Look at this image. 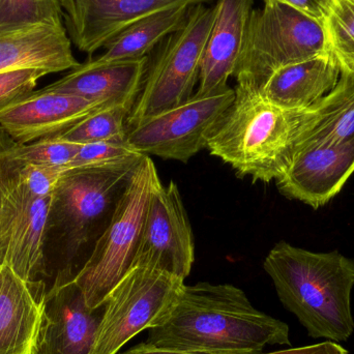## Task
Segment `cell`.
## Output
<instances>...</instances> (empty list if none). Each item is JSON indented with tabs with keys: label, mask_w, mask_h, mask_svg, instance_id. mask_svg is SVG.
Returning a JSON list of instances; mask_svg holds the SVG:
<instances>
[{
	"label": "cell",
	"mask_w": 354,
	"mask_h": 354,
	"mask_svg": "<svg viewBox=\"0 0 354 354\" xmlns=\"http://www.w3.org/2000/svg\"><path fill=\"white\" fill-rule=\"evenodd\" d=\"M147 343L198 354H260L266 345H291L289 326L252 305L230 284L183 285Z\"/></svg>",
	"instance_id": "cell-1"
},
{
	"label": "cell",
	"mask_w": 354,
	"mask_h": 354,
	"mask_svg": "<svg viewBox=\"0 0 354 354\" xmlns=\"http://www.w3.org/2000/svg\"><path fill=\"white\" fill-rule=\"evenodd\" d=\"M264 270L279 299L314 339L346 342L354 332V259L338 251L311 252L286 241L266 256Z\"/></svg>",
	"instance_id": "cell-2"
},
{
	"label": "cell",
	"mask_w": 354,
	"mask_h": 354,
	"mask_svg": "<svg viewBox=\"0 0 354 354\" xmlns=\"http://www.w3.org/2000/svg\"><path fill=\"white\" fill-rule=\"evenodd\" d=\"M206 149L239 176L268 183L290 167L308 108L288 109L270 103L257 91L236 86Z\"/></svg>",
	"instance_id": "cell-3"
},
{
	"label": "cell",
	"mask_w": 354,
	"mask_h": 354,
	"mask_svg": "<svg viewBox=\"0 0 354 354\" xmlns=\"http://www.w3.org/2000/svg\"><path fill=\"white\" fill-rule=\"evenodd\" d=\"M138 165L71 170L60 178L50 216V229H55L59 243V266L51 287L74 281Z\"/></svg>",
	"instance_id": "cell-4"
},
{
	"label": "cell",
	"mask_w": 354,
	"mask_h": 354,
	"mask_svg": "<svg viewBox=\"0 0 354 354\" xmlns=\"http://www.w3.org/2000/svg\"><path fill=\"white\" fill-rule=\"evenodd\" d=\"M330 52L324 25L276 1L253 10L239 66L237 86L259 91L277 71Z\"/></svg>",
	"instance_id": "cell-5"
},
{
	"label": "cell",
	"mask_w": 354,
	"mask_h": 354,
	"mask_svg": "<svg viewBox=\"0 0 354 354\" xmlns=\"http://www.w3.org/2000/svg\"><path fill=\"white\" fill-rule=\"evenodd\" d=\"M160 180L153 160L145 156L133 172L109 224L73 281L89 307L102 305L132 268L147 204Z\"/></svg>",
	"instance_id": "cell-6"
},
{
	"label": "cell",
	"mask_w": 354,
	"mask_h": 354,
	"mask_svg": "<svg viewBox=\"0 0 354 354\" xmlns=\"http://www.w3.org/2000/svg\"><path fill=\"white\" fill-rule=\"evenodd\" d=\"M214 17L216 6H192L185 24L160 44L127 120V130L193 97Z\"/></svg>",
	"instance_id": "cell-7"
},
{
	"label": "cell",
	"mask_w": 354,
	"mask_h": 354,
	"mask_svg": "<svg viewBox=\"0 0 354 354\" xmlns=\"http://www.w3.org/2000/svg\"><path fill=\"white\" fill-rule=\"evenodd\" d=\"M183 285V279L160 270L131 268L106 299L91 354H118L139 333L160 326Z\"/></svg>",
	"instance_id": "cell-8"
},
{
	"label": "cell",
	"mask_w": 354,
	"mask_h": 354,
	"mask_svg": "<svg viewBox=\"0 0 354 354\" xmlns=\"http://www.w3.org/2000/svg\"><path fill=\"white\" fill-rule=\"evenodd\" d=\"M8 151L0 166V266L35 284L48 276L45 245L54 193L37 198L20 185Z\"/></svg>",
	"instance_id": "cell-9"
},
{
	"label": "cell",
	"mask_w": 354,
	"mask_h": 354,
	"mask_svg": "<svg viewBox=\"0 0 354 354\" xmlns=\"http://www.w3.org/2000/svg\"><path fill=\"white\" fill-rule=\"evenodd\" d=\"M234 97L235 91L229 86L209 95H194L129 128L127 142L142 155L187 163L206 149Z\"/></svg>",
	"instance_id": "cell-10"
},
{
	"label": "cell",
	"mask_w": 354,
	"mask_h": 354,
	"mask_svg": "<svg viewBox=\"0 0 354 354\" xmlns=\"http://www.w3.org/2000/svg\"><path fill=\"white\" fill-rule=\"evenodd\" d=\"M195 261L187 210L174 181L160 180L149 198L132 268H151L185 280Z\"/></svg>",
	"instance_id": "cell-11"
},
{
	"label": "cell",
	"mask_w": 354,
	"mask_h": 354,
	"mask_svg": "<svg viewBox=\"0 0 354 354\" xmlns=\"http://www.w3.org/2000/svg\"><path fill=\"white\" fill-rule=\"evenodd\" d=\"M214 0H62L64 26L73 45L91 55L141 19L176 6Z\"/></svg>",
	"instance_id": "cell-12"
},
{
	"label": "cell",
	"mask_w": 354,
	"mask_h": 354,
	"mask_svg": "<svg viewBox=\"0 0 354 354\" xmlns=\"http://www.w3.org/2000/svg\"><path fill=\"white\" fill-rule=\"evenodd\" d=\"M101 105L68 93L41 88L0 107V129L19 145L58 136Z\"/></svg>",
	"instance_id": "cell-13"
},
{
	"label": "cell",
	"mask_w": 354,
	"mask_h": 354,
	"mask_svg": "<svg viewBox=\"0 0 354 354\" xmlns=\"http://www.w3.org/2000/svg\"><path fill=\"white\" fill-rule=\"evenodd\" d=\"M106 303L87 305L74 282L51 287L46 295L37 354H91Z\"/></svg>",
	"instance_id": "cell-14"
},
{
	"label": "cell",
	"mask_w": 354,
	"mask_h": 354,
	"mask_svg": "<svg viewBox=\"0 0 354 354\" xmlns=\"http://www.w3.org/2000/svg\"><path fill=\"white\" fill-rule=\"evenodd\" d=\"M353 172L354 138L341 145L304 149L277 180V187L288 199L318 209L340 193Z\"/></svg>",
	"instance_id": "cell-15"
},
{
	"label": "cell",
	"mask_w": 354,
	"mask_h": 354,
	"mask_svg": "<svg viewBox=\"0 0 354 354\" xmlns=\"http://www.w3.org/2000/svg\"><path fill=\"white\" fill-rule=\"evenodd\" d=\"M149 64V56L112 62H97L91 58L44 88L77 95L102 107L126 106L132 109Z\"/></svg>",
	"instance_id": "cell-16"
},
{
	"label": "cell",
	"mask_w": 354,
	"mask_h": 354,
	"mask_svg": "<svg viewBox=\"0 0 354 354\" xmlns=\"http://www.w3.org/2000/svg\"><path fill=\"white\" fill-rule=\"evenodd\" d=\"M255 0H216V17L202 58L198 88L204 95L228 87L234 76Z\"/></svg>",
	"instance_id": "cell-17"
},
{
	"label": "cell",
	"mask_w": 354,
	"mask_h": 354,
	"mask_svg": "<svg viewBox=\"0 0 354 354\" xmlns=\"http://www.w3.org/2000/svg\"><path fill=\"white\" fill-rule=\"evenodd\" d=\"M47 291L0 266V354H37Z\"/></svg>",
	"instance_id": "cell-18"
},
{
	"label": "cell",
	"mask_w": 354,
	"mask_h": 354,
	"mask_svg": "<svg viewBox=\"0 0 354 354\" xmlns=\"http://www.w3.org/2000/svg\"><path fill=\"white\" fill-rule=\"evenodd\" d=\"M79 64L64 24L37 25L0 33V73L37 68L54 74Z\"/></svg>",
	"instance_id": "cell-19"
},
{
	"label": "cell",
	"mask_w": 354,
	"mask_h": 354,
	"mask_svg": "<svg viewBox=\"0 0 354 354\" xmlns=\"http://www.w3.org/2000/svg\"><path fill=\"white\" fill-rule=\"evenodd\" d=\"M341 68L330 52L289 64L274 72L258 93L270 103L305 109L336 87Z\"/></svg>",
	"instance_id": "cell-20"
},
{
	"label": "cell",
	"mask_w": 354,
	"mask_h": 354,
	"mask_svg": "<svg viewBox=\"0 0 354 354\" xmlns=\"http://www.w3.org/2000/svg\"><path fill=\"white\" fill-rule=\"evenodd\" d=\"M353 138L354 76L341 73L336 87L308 108L295 156L304 149L341 145Z\"/></svg>",
	"instance_id": "cell-21"
},
{
	"label": "cell",
	"mask_w": 354,
	"mask_h": 354,
	"mask_svg": "<svg viewBox=\"0 0 354 354\" xmlns=\"http://www.w3.org/2000/svg\"><path fill=\"white\" fill-rule=\"evenodd\" d=\"M191 6H176L141 19L122 30L105 46L97 62L138 59L147 56L168 35L178 30L187 18Z\"/></svg>",
	"instance_id": "cell-22"
},
{
	"label": "cell",
	"mask_w": 354,
	"mask_h": 354,
	"mask_svg": "<svg viewBox=\"0 0 354 354\" xmlns=\"http://www.w3.org/2000/svg\"><path fill=\"white\" fill-rule=\"evenodd\" d=\"M131 110L126 106L101 108L55 137L80 145L127 141L126 122Z\"/></svg>",
	"instance_id": "cell-23"
},
{
	"label": "cell",
	"mask_w": 354,
	"mask_h": 354,
	"mask_svg": "<svg viewBox=\"0 0 354 354\" xmlns=\"http://www.w3.org/2000/svg\"><path fill=\"white\" fill-rule=\"evenodd\" d=\"M324 27L341 73L354 76V0H332Z\"/></svg>",
	"instance_id": "cell-24"
},
{
	"label": "cell",
	"mask_w": 354,
	"mask_h": 354,
	"mask_svg": "<svg viewBox=\"0 0 354 354\" xmlns=\"http://www.w3.org/2000/svg\"><path fill=\"white\" fill-rule=\"evenodd\" d=\"M64 24L62 0H0V33Z\"/></svg>",
	"instance_id": "cell-25"
},
{
	"label": "cell",
	"mask_w": 354,
	"mask_h": 354,
	"mask_svg": "<svg viewBox=\"0 0 354 354\" xmlns=\"http://www.w3.org/2000/svg\"><path fill=\"white\" fill-rule=\"evenodd\" d=\"M143 158L145 155L133 149L127 141L88 143L81 145L76 157L66 168V172L126 167L137 165Z\"/></svg>",
	"instance_id": "cell-26"
},
{
	"label": "cell",
	"mask_w": 354,
	"mask_h": 354,
	"mask_svg": "<svg viewBox=\"0 0 354 354\" xmlns=\"http://www.w3.org/2000/svg\"><path fill=\"white\" fill-rule=\"evenodd\" d=\"M80 147V145L50 137L27 145L14 142L8 156L19 163L59 168L66 172V168L72 163Z\"/></svg>",
	"instance_id": "cell-27"
},
{
	"label": "cell",
	"mask_w": 354,
	"mask_h": 354,
	"mask_svg": "<svg viewBox=\"0 0 354 354\" xmlns=\"http://www.w3.org/2000/svg\"><path fill=\"white\" fill-rule=\"evenodd\" d=\"M37 68H19L0 73V107L8 102L35 91L37 81L47 76Z\"/></svg>",
	"instance_id": "cell-28"
},
{
	"label": "cell",
	"mask_w": 354,
	"mask_h": 354,
	"mask_svg": "<svg viewBox=\"0 0 354 354\" xmlns=\"http://www.w3.org/2000/svg\"><path fill=\"white\" fill-rule=\"evenodd\" d=\"M286 4L324 25L332 0H263Z\"/></svg>",
	"instance_id": "cell-29"
},
{
	"label": "cell",
	"mask_w": 354,
	"mask_h": 354,
	"mask_svg": "<svg viewBox=\"0 0 354 354\" xmlns=\"http://www.w3.org/2000/svg\"><path fill=\"white\" fill-rule=\"evenodd\" d=\"M266 354H349V353L338 343L326 341V342L310 345V346L297 347V348L286 349V351H274V353Z\"/></svg>",
	"instance_id": "cell-30"
},
{
	"label": "cell",
	"mask_w": 354,
	"mask_h": 354,
	"mask_svg": "<svg viewBox=\"0 0 354 354\" xmlns=\"http://www.w3.org/2000/svg\"><path fill=\"white\" fill-rule=\"evenodd\" d=\"M120 354H198L192 353H185V351H174V349L164 348V347L156 346V345L149 344L143 342L136 346L132 347L129 351Z\"/></svg>",
	"instance_id": "cell-31"
},
{
	"label": "cell",
	"mask_w": 354,
	"mask_h": 354,
	"mask_svg": "<svg viewBox=\"0 0 354 354\" xmlns=\"http://www.w3.org/2000/svg\"><path fill=\"white\" fill-rule=\"evenodd\" d=\"M14 142L15 141H12V139L0 129V166H1L4 158H6V151L14 145Z\"/></svg>",
	"instance_id": "cell-32"
}]
</instances>
